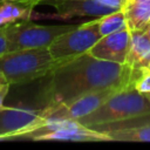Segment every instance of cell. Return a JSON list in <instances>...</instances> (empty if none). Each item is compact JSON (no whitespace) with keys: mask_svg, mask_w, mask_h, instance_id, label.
Listing matches in <instances>:
<instances>
[{"mask_svg":"<svg viewBox=\"0 0 150 150\" xmlns=\"http://www.w3.org/2000/svg\"><path fill=\"white\" fill-rule=\"evenodd\" d=\"M141 70L84 53L68 59L49 74L43 95L47 104H69L81 96L107 88H135Z\"/></svg>","mask_w":150,"mask_h":150,"instance_id":"obj_1","label":"cell"},{"mask_svg":"<svg viewBox=\"0 0 150 150\" xmlns=\"http://www.w3.org/2000/svg\"><path fill=\"white\" fill-rule=\"evenodd\" d=\"M67 60L54 59L48 48L19 49L0 55V71L9 84H20L49 75Z\"/></svg>","mask_w":150,"mask_h":150,"instance_id":"obj_2","label":"cell"},{"mask_svg":"<svg viewBox=\"0 0 150 150\" xmlns=\"http://www.w3.org/2000/svg\"><path fill=\"white\" fill-rule=\"evenodd\" d=\"M145 116H150L149 97L146 94L130 88L116 93L97 109L76 121L83 127L91 128Z\"/></svg>","mask_w":150,"mask_h":150,"instance_id":"obj_3","label":"cell"},{"mask_svg":"<svg viewBox=\"0 0 150 150\" xmlns=\"http://www.w3.org/2000/svg\"><path fill=\"white\" fill-rule=\"evenodd\" d=\"M77 25L43 26L29 20L12 23L5 28L8 42V52L30 48H48L54 40Z\"/></svg>","mask_w":150,"mask_h":150,"instance_id":"obj_4","label":"cell"},{"mask_svg":"<svg viewBox=\"0 0 150 150\" xmlns=\"http://www.w3.org/2000/svg\"><path fill=\"white\" fill-rule=\"evenodd\" d=\"M100 38L98 18H95L60 35L48 49L56 60L71 59L87 53Z\"/></svg>","mask_w":150,"mask_h":150,"instance_id":"obj_5","label":"cell"},{"mask_svg":"<svg viewBox=\"0 0 150 150\" xmlns=\"http://www.w3.org/2000/svg\"><path fill=\"white\" fill-rule=\"evenodd\" d=\"M45 121L42 109L2 107L0 109V141L26 137Z\"/></svg>","mask_w":150,"mask_h":150,"instance_id":"obj_6","label":"cell"},{"mask_svg":"<svg viewBox=\"0 0 150 150\" xmlns=\"http://www.w3.org/2000/svg\"><path fill=\"white\" fill-rule=\"evenodd\" d=\"M124 90L121 88H107L100 91L89 93L84 96L79 97L69 104H47L43 108L45 120L46 118H70L77 120L83 117L100 105H102L105 101H108L116 93Z\"/></svg>","mask_w":150,"mask_h":150,"instance_id":"obj_7","label":"cell"},{"mask_svg":"<svg viewBox=\"0 0 150 150\" xmlns=\"http://www.w3.org/2000/svg\"><path fill=\"white\" fill-rule=\"evenodd\" d=\"M129 45L130 29L124 28L118 32L101 36L98 41L87 53L100 60L127 63Z\"/></svg>","mask_w":150,"mask_h":150,"instance_id":"obj_8","label":"cell"},{"mask_svg":"<svg viewBox=\"0 0 150 150\" xmlns=\"http://www.w3.org/2000/svg\"><path fill=\"white\" fill-rule=\"evenodd\" d=\"M41 4L55 7L57 11V16L63 19H69L73 16L100 18L117 11L96 0H43Z\"/></svg>","mask_w":150,"mask_h":150,"instance_id":"obj_9","label":"cell"},{"mask_svg":"<svg viewBox=\"0 0 150 150\" xmlns=\"http://www.w3.org/2000/svg\"><path fill=\"white\" fill-rule=\"evenodd\" d=\"M35 141H73V142H97L112 141L107 132H102L88 127H80L74 129H64L60 131L49 132L39 136Z\"/></svg>","mask_w":150,"mask_h":150,"instance_id":"obj_10","label":"cell"},{"mask_svg":"<svg viewBox=\"0 0 150 150\" xmlns=\"http://www.w3.org/2000/svg\"><path fill=\"white\" fill-rule=\"evenodd\" d=\"M127 64L132 68H143L150 64V40L144 29L130 30Z\"/></svg>","mask_w":150,"mask_h":150,"instance_id":"obj_11","label":"cell"},{"mask_svg":"<svg viewBox=\"0 0 150 150\" xmlns=\"http://www.w3.org/2000/svg\"><path fill=\"white\" fill-rule=\"evenodd\" d=\"M130 30L144 29L150 22V0H127L122 8Z\"/></svg>","mask_w":150,"mask_h":150,"instance_id":"obj_12","label":"cell"},{"mask_svg":"<svg viewBox=\"0 0 150 150\" xmlns=\"http://www.w3.org/2000/svg\"><path fill=\"white\" fill-rule=\"evenodd\" d=\"M34 5L30 4L2 0L0 2V28L20 21L29 20Z\"/></svg>","mask_w":150,"mask_h":150,"instance_id":"obj_13","label":"cell"},{"mask_svg":"<svg viewBox=\"0 0 150 150\" xmlns=\"http://www.w3.org/2000/svg\"><path fill=\"white\" fill-rule=\"evenodd\" d=\"M112 141L120 142H150V122L136 127L117 128L107 131Z\"/></svg>","mask_w":150,"mask_h":150,"instance_id":"obj_14","label":"cell"},{"mask_svg":"<svg viewBox=\"0 0 150 150\" xmlns=\"http://www.w3.org/2000/svg\"><path fill=\"white\" fill-rule=\"evenodd\" d=\"M124 28H128V27H127V21H125V15L123 9H117L112 13H109L98 18V30L101 36L118 32Z\"/></svg>","mask_w":150,"mask_h":150,"instance_id":"obj_15","label":"cell"},{"mask_svg":"<svg viewBox=\"0 0 150 150\" xmlns=\"http://www.w3.org/2000/svg\"><path fill=\"white\" fill-rule=\"evenodd\" d=\"M135 89L143 94L150 93V69L148 67L142 68L141 74L135 82Z\"/></svg>","mask_w":150,"mask_h":150,"instance_id":"obj_16","label":"cell"},{"mask_svg":"<svg viewBox=\"0 0 150 150\" xmlns=\"http://www.w3.org/2000/svg\"><path fill=\"white\" fill-rule=\"evenodd\" d=\"M105 6L112 7L115 9H122L124 7V5L127 4V0H96Z\"/></svg>","mask_w":150,"mask_h":150,"instance_id":"obj_17","label":"cell"},{"mask_svg":"<svg viewBox=\"0 0 150 150\" xmlns=\"http://www.w3.org/2000/svg\"><path fill=\"white\" fill-rule=\"evenodd\" d=\"M8 52V42L5 34V28H0V55Z\"/></svg>","mask_w":150,"mask_h":150,"instance_id":"obj_18","label":"cell"},{"mask_svg":"<svg viewBox=\"0 0 150 150\" xmlns=\"http://www.w3.org/2000/svg\"><path fill=\"white\" fill-rule=\"evenodd\" d=\"M8 90H9V86H5V87L0 88V109L4 107V100H5Z\"/></svg>","mask_w":150,"mask_h":150,"instance_id":"obj_19","label":"cell"},{"mask_svg":"<svg viewBox=\"0 0 150 150\" xmlns=\"http://www.w3.org/2000/svg\"><path fill=\"white\" fill-rule=\"evenodd\" d=\"M7 1H15V2H23V4H30V5H39L41 4L43 0H7Z\"/></svg>","mask_w":150,"mask_h":150,"instance_id":"obj_20","label":"cell"},{"mask_svg":"<svg viewBox=\"0 0 150 150\" xmlns=\"http://www.w3.org/2000/svg\"><path fill=\"white\" fill-rule=\"evenodd\" d=\"M5 86H11L7 81H6V79H5V76L1 74V71H0V88L1 87H5Z\"/></svg>","mask_w":150,"mask_h":150,"instance_id":"obj_21","label":"cell"},{"mask_svg":"<svg viewBox=\"0 0 150 150\" xmlns=\"http://www.w3.org/2000/svg\"><path fill=\"white\" fill-rule=\"evenodd\" d=\"M144 33L146 34V36L149 38V40H150V23L144 28Z\"/></svg>","mask_w":150,"mask_h":150,"instance_id":"obj_22","label":"cell"},{"mask_svg":"<svg viewBox=\"0 0 150 150\" xmlns=\"http://www.w3.org/2000/svg\"><path fill=\"white\" fill-rule=\"evenodd\" d=\"M146 96H148V97H149V100H150V93H148V94H146Z\"/></svg>","mask_w":150,"mask_h":150,"instance_id":"obj_23","label":"cell"},{"mask_svg":"<svg viewBox=\"0 0 150 150\" xmlns=\"http://www.w3.org/2000/svg\"><path fill=\"white\" fill-rule=\"evenodd\" d=\"M148 68H149V69H150V64H149V66H148Z\"/></svg>","mask_w":150,"mask_h":150,"instance_id":"obj_24","label":"cell"},{"mask_svg":"<svg viewBox=\"0 0 150 150\" xmlns=\"http://www.w3.org/2000/svg\"><path fill=\"white\" fill-rule=\"evenodd\" d=\"M1 1H2V0H0V2H1Z\"/></svg>","mask_w":150,"mask_h":150,"instance_id":"obj_25","label":"cell"},{"mask_svg":"<svg viewBox=\"0 0 150 150\" xmlns=\"http://www.w3.org/2000/svg\"><path fill=\"white\" fill-rule=\"evenodd\" d=\"M149 23H150V22H149Z\"/></svg>","mask_w":150,"mask_h":150,"instance_id":"obj_26","label":"cell"}]
</instances>
